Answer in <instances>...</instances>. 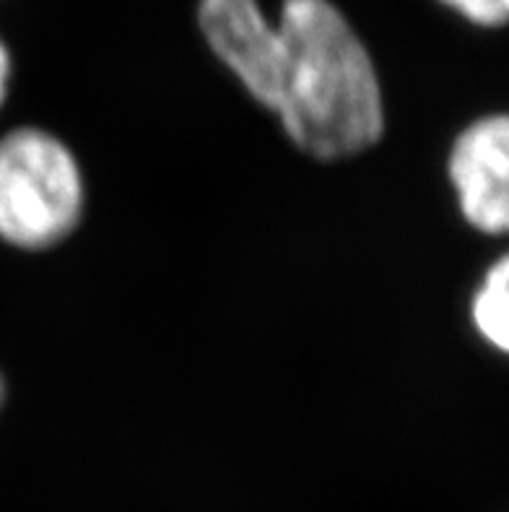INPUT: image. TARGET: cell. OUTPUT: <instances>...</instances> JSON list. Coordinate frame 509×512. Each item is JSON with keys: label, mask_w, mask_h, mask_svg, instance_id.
<instances>
[{"label": "cell", "mask_w": 509, "mask_h": 512, "mask_svg": "<svg viewBox=\"0 0 509 512\" xmlns=\"http://www.w3.org/2000/svg\"><path fill=\"white\" fill-rule=\"evenodd\" d=\"M509 260L499 258L489 266L484 281L473 294L471 315L476 331L497 351L509 349Z\"/></svg>", "instance_id": "cell-5"}, {"label": "cell", "mask_w": 509, "mask_h": 512, "mask_svg": "<svg viewBox=\"0 0 509 512\" xmlns=\"http://www.w3.org/2000/svg\"><path fill=\"white\" fill-rule=\"evenodd\" d=\"M0 403H3V380H0Z\"/></svg>", "instance_id": "cell-8"}, {"label": "cell", "mask_w": 509, "mask_h": 512, "mask_svg": "<svg viewBox=\"0 0 509 512\" xmlns=\"http://www.w3.org/2000/svg\"><path fill=\"white\" fill-rule=\"evenodd\" d=\"M284 73L276 115L315 159H343L380 141L385 102L372 55L330 0H284L276 21Z\"/></svg>", "instance_id": "cell-1"}, {"label": "cell", "mask_w": 509, "mask_h": 512, "mask_svg": "<svg viewBox=\"0 0 509 512\" xmlns=\"http://www.w3.org/2000/svg\"><path fill=\"white\" fill-rule=\"evenodd\" d=\"M198 26L213 55L247 94L276 112L284 73V39L258 0H200Z\"/></svg>", "instance_id": "cell-3"}, {"label": "cell", "mask_w": 509, "mask_h": 512, "mask_svg": "<svg viewBox=\"0 0 509 512\" xmlns=\"http://www.w3.org/2000/svg\"><path fill=\"white\" fill-rule=\"evenodd\" d=\"M11 71H13L11 52H8V47L0 42V104L6 102L8 84H11Z\"/></svg>", "instance_id": "cell-7"}, {"label": "cell", "mask_w": 509, "mask_h": 512, "mask_svg": "<svg viewBox=\"0 0 509 512\" xmlns=\"http://www.w3.org/2000/svg\"><path fill=\"white\" fill-rule=\"evenodd\" d=\"M447 172L458 193L460 214L484 234L509 227V120L486 115L452 143Z\"/></svg>", "instance_id": "cell-4"}, {"label": "cell", "mask_w": 509, "mask_h": 512, "mask_svg": "<svg viewBox=\"0 0 509 512\" xmlns=\"http://www.w3.org/2000/svg\"><path fill=\"white\" fill-rule=\"evenodd\" d=\"M439 3H445L465 21L484 26V29L502 26L509 16V0H439Z\"/></svg>", "instance_id": "cell-6"}, {"label": "cell", "mask_w": 509, "mask_h": 512, "mask_svg": "<svg viewBox=\"0 0 509 512\" xmlns=\"http://www.w3.org/2000/svg\"><path fill=\"white\" fill-rule=\"evenodd\" d=\"M84 177L73 151L39 128L0 138V240L47 250L81 221Z\"/></svg>", "instance_id": "cell-2"}]
</instances>
